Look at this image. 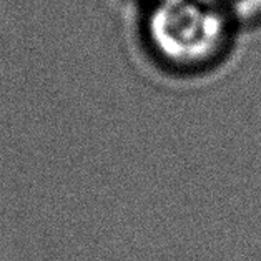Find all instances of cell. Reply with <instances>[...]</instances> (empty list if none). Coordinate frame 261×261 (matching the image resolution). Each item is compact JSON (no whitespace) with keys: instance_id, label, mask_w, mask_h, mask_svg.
<instances>
[{"instance_id":"obj_2","label":"cell","mask_w":261,"mask_h":261,"mask_svg":"<svg viewBox=\"0 0 261 261\" xmlns=\"http://www.w3.org/2000/svg\"><path fill=\"white\" fill-rule=\"evenodd\" d=\"M210 4H213L216 5L218 9H221L225 14L228 15L233 20V15H234V12L238 10V7L241 5V2L243 0H208Z\"/></svg>"},{"instance_id":"obj_1","label":"cell","mask_w":261,"mask_h":261,"mask_svg":"<svg viewBox=\"0 0 261 261\" xmlns=\"http://www.w3.org/2000/svg\"><path fill=\"white\" fill-rule=\"evenodd\" d=\"M233 20L208 0H153L145 18V39L162 65L200 72L225 54Z\"/></svg>"}]
</instances>
